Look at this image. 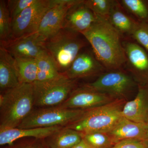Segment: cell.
I'll list each match as a JSON object with an SVG mask.
<instances>
[{
	"mask_svg": "<svg viewBox=\"0 0 148 148\" xmlns=\"http://www.w3.org/2000/svg\"><path fill=\"white\" fill-rule=\"evenodd\" d=\"M80 34L90 43L95 57L105 69L118 70L126 64L121 35L108 18L98 16L95 23Z\"/></svg>",
	"mask_w": 148,
	"mask_h": 148,
	"instance_id": "cell-1",
	"label": "cell"
},
{
	"mask_svg": "<svg viewBox=\"0 0 148 148\" xmlns=\"http://www.w3.org/2000/svg\"><path fill=\"white\" fill-rule=\"evenodd\" d=\"M34 84L20 83L0 97V130L17 127L33 111Z\"/></svg>",
	"mask_w": 148,
	"mask_h": 148,
	"instance_id": "cell-2",
	"label": "cell"
},
{
	"mask_svg": "<svg viewBox=\"0 0 148 148\" xmlns=\"http://www.w3.org/2000/svg\"><path fill=\"white\" fill-rule=\"evenodd\" d=\"M123 99H117L108 104L86 110L78 119L66 127L82 134L92 132L108 133L123 117Z\"/></svg>",
	"mask_w": 148,
	"mask_h": 148,
	"instance_id": "cell-3",
	"label": "cell"
},
{
	"mask_svg": "<svg viewBox=\"0 0 148 148\" xmlns=\"http://www.w3.org/2000/svg\"><path fill=\"white\" fill-rule=\"evenodd\" d=\"M78 33L62 29L44 42L48 53L55 61L58 71L65 73L86 45Z\"/></svg>",
	"mask_w": 148,
	"mask_h": 148,
	"instance_id": "cell-4",
	"label": "cell"
},
{
	"mask_svg": "<svg viewBox=\"0 0 148 148\" xmlns=\"http://www.w3.org/2000/svg\"><path fill=\"white\" fill-rule=\"evenodd\" d=\"M86 110L67 109L60 106L42 108L32 111L17 127L24 129L62 126L76 120Z\"/></svg>",
	"mask_w": 148,
	"mask_h": 148,
	"instance_id": "cell-5",
	"label": "cell"
},
{
	"mask_svg": "<svg viewBox=\"0 0 148 148\" xmlns=\"http://www.w3.org/2000/svg\"><path fill=\"white\" fill-rule=\"evenodd\" d=\"M75 80L62 74L55 79L34 84V105L42 108L60 106L71 95Z\"/></svg>",
	"mask_w": 148,
	"mask_h": 148,
	"instance_id": "cell-6",
	"label": "cell"
},
{
	"mask_svg": "<svg viewBox=\"0 0 148 148\" xmlns=\"http://www.w3.org/2000/svg\"><path fill=\"white\" fill-rule=\"evenodd\" d=\"M56 0H38L12 21V40L36 33L46 12Z\"/></svg>",
	"mask_w": 148,
	"mask_h": 148,
	"instance_id": "cell-7",
	"label": "cell"
},
{
	"mask_svg": "<svg viewBox=\"0 0 148 148\" xmlns=\"http://www.w3.org/2000/svg\"><path fill=\"white\" fill-rule=\"evenodd\" d=\"M132 77L121 71L112 70L103 73L93 82L85 86L110 95L115 99H123L135 86Z\"/></svg>",
	"mask_w": 148,
	"mask_h": 148,
	"instance_id": "cell-8",
	"label": "cell"
},
{
	"mask_svg": "<svg viewBox=\"0 0 148 148\" xmlns=\"http://www.w3.org/2000/svg\"><path fill=\"white\" fill-rule=\"evenodd\" d=\"M78 0H56L46 12L36 32L38 38L44 43L63 28L64 18L69 8Z\"/></svg>",
	"mask_w": 148,
	"mask_h": 148,
	"instance_id": "cell-9",
	"label": "cell"
},
{
	"mask_svg": "<svg viewBox=\"0 0 148 148\" xmlns=\"http://www.w3.org/2000/svg\"><path fill=\"white\" fill-rule=\"evenodd\" d=\"M116 99L85 86L72 92L67 100L59 106L67 109L88 110L108 104Z\"/></svg>",
	"mask_w": 148,
	"mask_h": 148,
	"instance_id": "cell-10",
	"label": "cell"
},
{
	"mask_svg": "<svg viewBox=\"0 0 148 148\" xmlns=\"http://www.w3.org/2000/svg\"><path fill=\"white\" fill-rule=\"evenodd\" d=\"M14 58L37 59L48 53L36 33L1 45Z\"/></svg>",
	"mask_w": 148,
	"mask_h": 148,
	"instance_id": "cell-11",
	"label": "cell"
},
{
	"mask_svg": "<svg viewBox=\"0 0 148 148\" xmlns=\"http://www.w3.org/2000/svg\"><path fill=\"white\" fill-rule=\"evenodd\" d=\"M98 17L85 4L84 1L78 0L66 13L63 29L80 34L90 28Z\"/></svg>",
	"mask_w": 148,
	"mask_h": 148,
	"instance_id": "cell-12",
	"label": "cell"
},
{
	"mask_svg": "<svg viewBox=\"0 0 148 148\" xmlns=\"http://www.w3.org/2000/svg\"><path fill=\"white\" fill-rule=\"evenodd\" d=\"M105 69L94 54L85 51L79 54L64 74L70 79L74 80L102 74Z\"/></svg>",
	"mask_w": 148,
	"mask_h": 148,
	"instance_id": "cell-13",
	"label": "cell"
},
{
	"mask_svg": "<svg viewBox=\"0 0 148 148\" xmlns=\"http://www.w3.org/2000/svg\"><path fill=\"white\" fill-rule=\"evenodd\" d=\"M107 134L115 144L126 139L148 140L147 123L135 122L123 117Z\"/></svg>",
	"mask_w": 148,
	"mask_h": 148,
	"instance_id": "cell-14",
	"label": "cell"
},
{
	"mask_svg": "<svg viewBox=\"0 0 148 148\" xmlns=\"http://www.w3.org/2000/svg\"><path fill=\"white\" fill-rule=\"evenodd\" d=\"M62 126L36 128H8L0 130V145H10L20 138L33 137L43 138L51 137L62 129Z\"/></svg>",
	"mask_w": 148,
	"mask_h": 148,
	"instance_id": "cell-15",
	"label": "cell"
},
{
	"mask_svg": "<svg viewBox=\"0 0 148 148\" xmlns=\"http://www.w3.org/2000/svg\"><path fill=\"white\" fill-rule=\"evenodd\" d=\"M122 114L131 121L146 123L148 121V92L139 86L137 95L132 101L125 103Z\"/></svg>",
	"mask_w": 148,
	"mask_h": 148,
	"instance_id": "cell-16",
	"label": "cell"
},
{
	"mask_svg": "<svg viewBox=\"0 0 148 148\" xmlns=\"http://www.w3.org/2000/svg\"><path fill=\"white\" fill-rule=\"evenodd\" d=\"M126 57V63L134 74L148 75V54L140 45L132 42H123Z\"/></svg>",
	"mask_w": 148,
	"mask_h": 148,
	"instance_id": "cell-17",
	"label": "cell"
},
{
	"mask_svg": "<svg viewBox=\"0 0 148 148\" xmlns=\"http://www.w3.org/2000/svg\"><path fill=\"white\" fill-rule=\"evenodd\" d=\"M18 81L15 59L3 47L0 48V88L8 90L17 86Z\"/></svg>",
	"mask_w": 148,
	"mask_h": 148,
	"instance_id": "cell-18",
	"label": "cell"
},
{
	"mask_svg": "<svg viewBox=\"0 0 148 148\" xmlns=\"http://www.w3.org/2000/svg\"><path fill=\"white\" fill-rule=\"evenodd\" d=\"M124 10L119 1H114L108 20L121 35L131 36L139 21L127 15Z\"/></svg>",
	"mask_w": 148,
	"mask_h": 148,
	"instance_id": "cell-19",
	"label": "cell"
},
{
	"mask_svg": "<svg viewBox=\"0 0 148 148\" xmlns=\"http://www.w3.org/2000/svg\"><path fill=\"white\" fill-rule=\"evenodd\" d=\"M51 137L52 138L49 145L51 148H71L83 138L82 133L66 127L62 128Z\"/></svg>",
	"mask_w": 148,
	"mask_h": 148,
	"instance_id": "cell-20",
	"label": "cell"
},
{
	"mask_svg": "<svg viewBox=\"0 0 148 148\" xmlns=\"http://www.w3.org/2000/svg\"><path fill=\"white\" fill-rule=\"evenodd\" d=\"M38 74L36 82H45L55 79L62 75L55 61L47 53L36 59Z\"/></svg>",
	"mask_w": 148,
	"mask_h": 148,
	"instance_id": "cell-21",
	"label": "cell"
},
{
	"mask_svg": "<svg viewBox=\"0 0 148 148\" xmlns=\"http://www.w3.org/2000/svg\"><path fill=\"white\" fill-rule=\"evenodd\" d=\"M18 81L20 83L34 84L37 81L36 59L14 58Z\"/></svg>",
	"mask_w": 148,
	"mask_h": 148,
	"instance_id": "cell-22",
	"label": "cell"
},
{
	"mask_svg": "<svg viewBox=\"0 0 148 148\" xmlns=\"http://www.w3.org/2000/svg\"><path fill=\"white\" fill-rule=\"evenodd\" d=\"M123 9L132 14L139 22H148V5L143 0L119 1Z\"/></svg>",
	"mask_w": 148,
	"mask_h": 148,
	"instance_id": "cell-23",
	"label": "cell"
},
{
	"mask_svg": "<svg viewBox=\"0 0 148 148\" xmlns=\"http://www.w3.org/2000/svg\"><path fill=\"white\" fill-rule=\"evenodd\" d=\"M12 20L7 6L4 1H0V40L1 45L12 40Z\"/></svg>",
	"mask_w": 148,
	"mask_h": 148,
	"instance_id": "cell-24",
	"label": "cell"
},
{
	"mask_svg": "<svg viewBox=\"0 0 148 148\" xmlns=\"http://www.w3.org/2000/svg\"><path fill=\"white\" fill-rule=\"evenodd\" d=\"M83 138L93 148H107L115 144L107 133L92 132L82 134Z\"/></svg>",
	"mask_w": 148,
	"mask_h": 148,
	"instance_id": "cell-25",
	"label": "cell"
},
{
	"mask_svg": "<svg viewBox=\"0 0 148 148\" xmlns=\"http://www.w3.org/2000/svg\"><path fill=\"white\" fill-rule=\"evenodd\" d=\"M114 1L86 0L85 4L97 16L108 18Z\"/></svg>",
	"mask_w": 148,
	"mask_h": 148,
	"instance_id": "cell-26",
	"label": "cell"
},
{
	"mask_svg": "<svg viewBox=\"0 0 148 148\" xmlns=\"http://www.w3.org/2000/svg\"><path fill=\"white\" fill-rule=\"evenodd\" d=\"M38 0H9L7 6L12 21L27 8L36 2Z\"/></svg>",
	"mask_w": 148,
	"mask_h": 148,
	"instance_id": "cell-27",
	"label": "cell"
},
{
	"mask_svg": "<svg viewBox=\"0 0 148 148\" xmlns=\"http://www.w3.org/2000/svg\"><path fill=\"white\" fill-rule=\"evenodd\" d=\"M131 36L148 52V22H139Z\"/></svg>",
	"mask_w": 148,
	"mask_h": 148,
	"instance_id": "cell-28",
	"label": "cell"
},
{
	"mask_svg": "<svg viewBox=\"0 0 148 148\" xmlns=\"http://www.w3.org/2000/svg\"><path fill=\"white\" fill-rule=\"evenodd\" d=\"M112 148H148V140L126 139L117 142Z\"/></svg>",
	"mask_w": 148,
	"mask_h": 148,
	"instance_id": "cell-29",
	"label": "cell"
},
{
	"mask_svg": "<svg viewBox=\"0 0 148 148\" xmlns=\"http://www.w3.org/2000/svg\"><path fill=\"white\" fill-rule=\"evenodd\" d=\"M71 148H93L85 140L82 138V140L78 143L75 145Z\"/></svg>",
	"mask_w": 148,
	"mask_h": 148,
	"instance_id": "cell-30",
	"label": "cell"
},
{
	"mask_svg": "<svg viewBox=\"0 0 148 148\" xmlns=\"http://www.w3.org/2000/svg\"><path fill=\"white\" fill-rule=\"evenodd\" d=\"M147 139L148 140V121L147 123Z\"/></svg>",
	"mask_w": 148,
	"mask_h": 148,
	"instance_id": "cell-31",
	"label": "cell"
},
{
	"mask_svg": "<svg viewBox=\"0 0 148 148\" xmlns=\"http://www.w3.org/2000/svg\"></svg>",
	"mask_w": 148,
	"mask_h": 148,
	"instance_id": "cell-32",
	"label": "cell"
}]
</instances>
